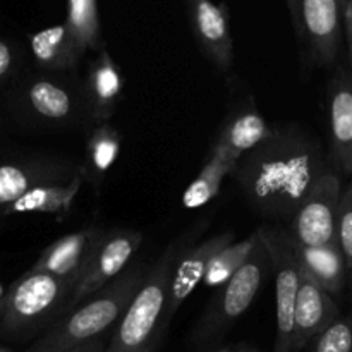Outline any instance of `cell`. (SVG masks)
<instances>
[{
	"instance_id": "1",
	"label": "cell",
	"mask_w": 352,
	"mask_h": 352,
	"mask_svg": "<svg viewBox=\"0 0 352 352\" xmlns=\"http://www.w3.org/2000/svg\"><path fill=\"white\" fill-rule=\"evenodd\" d=\"M325 170L315 138L298 127H278L239 158L234 174L258 212L289 222Z\"/></svg>"
},
{
	"instance_id": "2",
	"label": "cell",
	"mask_w": 352,
	"mask_h": 352,
	"mask_svg": "<svg viewBox=\"0 0 352 352\" xmlns=\"http://www.w3.org/2000/svg\"><path fill=\"white\" fill-rule=\"evenodd\" d=\"M144 277L146 270L141 263L126 268L119 277L62 316L28 352H69L100 337L120 320Z\"/></svg>"
},
{
	"instance_id": "3",
	"label": "cell",
	"mask_w": 352,
	"mask_h": 352,
	"mask_svg": "<svg viewBox=\"0 0 352 352\" xmlns=\"http://www.w3.org/2000/svg\"><path fill=\"white\" fill-rule=\"evenodd\" d=\"M181 244L165 250L126 308L105 352H151L165 332L164 313L172 272L181 256Z\"/></svg>"
},
{
	"instance_id": "4",
	"label": "cell",
	"mask_w": 352,
	"mask_h": 352,
	"mask_svg": "<svg viewBox=\"0 0 352 352\" xmlns=\"http://www.w3.org/2000/svg\"><path fill=\"white\" fill-rule=\"evenodd\" d=\"M78 282L45 272L28 270L3 296L0 332L16 336L50 320L64 306Z\"/></svg>"
},
{
	"instance_id": "5",
	"label": "cell",
	"mask_w": 352,
	"mask_h": 352,
	"mask_svg": "<svg viewBox=\"0 0 352 352\" xmlns=\"http://www.w3.org/2000/svg\"><path fill=\"white\" fill-rule=\"evenodd\" d=\"M268 270H272V260L260 237L243 267L222 287H219V292L198 329L199 339L219 336L230 323L243 316L260 292Z\"/></svg>"
},
{
	"instance_id": "6",
	"label": "cell",
	"mask_w": 352,
	"mask_h": 352,
	"mask_svg": "<svg viewBox=\"0 0 352 352\" xmlns=\"http://www.w3.org/2000/svg\"><path fill=\"white\" fill-rule=\"evenodd\" d=\"M260 237L267 246L275 274L277 296V342L275 352H292L294 308L301 284V265L291 234L280 227H260Z\"/></svg>"
},
{
	"instance_id": "7",
	"label": "cell",
	"mask_w": 352,
	"mask_h": 352,
	"mask_svg": "<svg viewBox=\"0 0 352 352\" xmlns=\"http://www.w3.org/2000/svg\"><path fill=\"white\" fill-rule=\"evenodd\" d=\"M340 179L327 167L305 201L296 210L291 223V237L301 246L337 244V219L340 205Z\"/></svg>"
},
{
	"instance_id": "8",
	"label": "cell",
	"mask_w": 352,
	"mask_h": 352,
	"mask_svg": "<svg viewBox=\"0 0 352 352\" xmlns=\"http://www.w3.org/2000/svg\"><path fill=\"white\" fill-rule=\"evenodd\" d=\"M143 236L136 230H119V232L109 234L96 250L88 270L82 275L69 296L67 302L64 306V315L71 313L76 306L81 305L85 299L98 292L105 287L109 282L119 277L126 270L127 263L134 256L141 246Z\"/></svg>"
},
{
	"instance_id": "9",
	"label": "cell",
	"mask_w": 352,
	"mask_h": 352,
	"mask_svg": "<svg viewBox=\"0 0 352 352\" xmlns=\"http://www.w3.org/2000/svg\"><path fill=\"white\" fill-rule=\"evenodd\" d=\"M299 31L309 54L322 65L332 64L342 40V9L339 0H296Z\"/></svg>"
},
{
	"instance_id": "10",
	"label": "cell",
	"mask_w": 352,
	"mask_h": 352,
	"mask_svg": "<svg viewBox=\"0 0 352 352\" xmlns=\"http://www.w3.org/2000/svg\"><path fill=\"white\" fill-rule=\"evenodd\" d=\"M105 236V230L98 229V227H88V229L60 237L40 254V258L34 261L30 270L45 272V274H52L55 277L79 282L88 270L89 263Z\"/></svg>"
},
{
	"instance_id": "11",
	"label": "cell",
	"mask_w": 352,
	"mask_h": 352,
	"mask_svg": "<svg viewBox=\"0 0 352 352\" xmlns=\"http://www.w3.org/2000/svg\"><path fill=\"white\" fill-rule=\"evenodd\" d=\"M236 234L232 230L227 232L217 234V236L210 237V239L203 241L199 246L189 251L184 256H179L177 263H175L174 272H172L170 284H168L167 291V301H165V313H164V327L167 329L170 320L181 308L182 302L192 294L196 287L203 282L212 258L223 250L226 246L234 243Z\"/></svg>"
},
{
	"instance_id": "12",
	"label": "cell",
	"mask_w": 352,
	"mask_h": 352,
	"mask_svg": "<svg viewBox=\"0 0 352 352\" xmlns=\"http://www.w3.org/2000/svg\"><path fill=\"white\" fill-rule=\"evenodd\" d=\"M339 316V306H337L333 296L323 291L301 270V284H299L294 308L292 352L305 349Z\"/></svg>"
},
{
	"instance_id": "13",
	"label": "cell",
	"mask_w": 352,
	"mask_h": 352,
	"mask_svg": "<svg viewBox=\"0 0 352 352\" xmlns=\"http://www.w3.org/2000/svg\"><path fill=\"white\" fill-rule=\"evenodd\" d=\"M188 14L196 40L210 60L220 71H230L234 64V47L226 9L217 6L213 0H188Z\"/></svg>"
},
{
	"instance_id": "14",
	"label": "cell",
	"mask_w": 352,
	"mask_h": 352,
	"mask_svg": "<svg viewBox=\"0 0 352 352\" xmlns=\"http://www.w3.org/2000/svg\"><path fill=\"white\" fill-rule=\"evenodd\" d=\"M24 110L34 119L48 124L72 122L78 116V100L71 88L57 79L34 78L21 91Z\"/></svg>"
},
{
	"instance_id": "15",
	"label": "cell",
	"mask_w": 352,
	"mask_h": 352,
	"mask_svg": "<svg viewBox=\"0 0 352 352\" xmlns=\"http://www.w3.org/2000/svg\"><path fill=\"white\" fill-rule=\"evenodd\" d=\"M85 172H76L64 182L40 184L21 196L17 201L2 210L3 215H19V213H48V215L64 217L74 205L76 196L81 191Z\"/></svg>"
},
{
	"instance_id": "16",
	"label": "cell",
	"mask_w": 352,
	"mask_h": 352,
	"mask_svg": "<svg viewBox=\"0 0 352 352\" xmlns=\"http://www.w3.org/2000/svg\"><path fill=\"white\" fill-rule=\"evenodd\" d=\"M330 131L336 160L352 174V76L339 72L330 86Z\"/></svg>"
},
{
	"instance_id": "17",
	"label": "cell",
	"mask_w": 352,
	"mask_h": 352,
	"mask_svg": "<svg viewBox=\"0 0 352 352\" xmlns=\"http://www.w3.org/2000/svg\"><path fill=\"white\" fill-rule=\"evenodd\" d=\"M294 250L296 254H298L301 270L315 284H318L330 296H336L342 291L349 270H347L342 251H340L337 244H329V246H301V244L294 241Z\"/></svg>"
},
{
	"instance_id": "18",
	"label": "cell",
	"mask_w": 352,
	"mask_h": 352,
	"mask_svg": "<svg viewBox=\"0 0 352 352\" xmlns=\"http://www.w3.org/2000/svg\"><path fill=\"white\" fill-rule=\"evenodd\" d=\"M57 164H0V212L40 184L67 181Z\"/></svg>"
},
{
	"instance_id": "19",
	"label": "cell",
	"mask_w": 352,
	"mask_h": 352,
	"mask_svg": "<svg viewBox=\"0 0 352 352\" xmlns=\"http://www.w3.org/2000/svg\"><path fill=\"white\" fill-rule=\"evenodd\" d=\"M122 86L124 81L119 67L112 60L109 52L103 48L89 67L88 82H86L93 119L98 120L100 124L109 122L116 110Z\"/></svg>"
},
{
	"instance_id": "20",
	"label": "cell",
	"mask_w": 352,
	"mask_h": 352,
	"mask_svg": "<svg viewBox=\"0 0 352 352\" xmlns=\"http://www.w3.org/2000/svg\"><path fill=\"white\" fill-rule=\"evenodd\" d=\"M31 52L38 65L48 71H69L78 65L85 52L78 47L65 24L45 28L30 38Z\"/></svg>"
},
{
	"instance_id": "21",
	"label": "cell",
	"mask_w": 352,
	"mask_h": 352,
	"mask_svg": "<svg viewBox=\"0 0 352 352\" xmlns=\"http://www.w3.org/2000/svg\"><path fill=\"white\" fill-rule=\"evenodd\" d=\"M270 134L272 127L268 126L267 120L254 110H246V112L234 117L223 127L213 148L223 151L226 155L232 157L234 160L239 162L243 155H246L248 151L263 143Z\"/></svg>"
},
{
	"instance_id": "22",
	"label": "cell",
	"mask_w": 352,
	"mask_h": 352,
	"mask_svg": "<svg viewBox=\"0 0 352 352\" xmlns=\"http://www.w3.org/2000/svg\"><path fill=\"white\" fill-rule=\"evenodd\" d=\"M237 167V160L226 155L223 151L213 148L210 160L206 162L205 167L201 168L195 181L186 188L182 195V205L184 208H199L212 201L220 191L223 179L232 174Z\"/></svg>"
},
{
	"instance_id": "23",
	"label": "cell",
	"mask_w": 352,
	"mask_h": 352,
	"mask_svg": "<svg viewBox=\"0 0 352 352\" xmlns=\"http://www.w3.org/2000/svg\"><path fill=\"white\" fill-rule=\"evenodd\" d=\"M119 151V133L109 122H102L93 131L86 144V168L82 170L85 175L91 181H100L117 160Z\"/></svg>"
},
{
	"instance_id": "24",
	"label": "cell",
	"mask_w": 352,
	"mask_h": 352,
	"mask_svg": "<svg viewBox=\"0 0 352 352\" xmlns=\"http://www.w3.org/2000/svg\"><path fill=\"white\" fill-rule=\"evenodd\" d=\"M258 241H260V232L254 230L253 234L244 237L239 243H232L223 248V250H220L210 261L205 278H203V284L206 287H222L243 267L244 261L248 260L251 251L258 244Z\"/></svg>"
},
{
	"instance_id": "25",
	"label": "cell",
	"mask_w": 352,
	"mask_h": 352,
	"mask_svg": "<svg viewBox=\"0 0 352 352\" xmlns=\"http://www.w3.org/2000/svg\"><path fill=\"white\" fill-rule=\"evenodd\" d=\"M65 28L82 52L100 48V19L96 0H67Z\"/></svg>"
},
{
	"instance_id": "26",
	"label": "cell",
	"mask_w": 352,
	"mask_h": 352,
	"mask_svg": "<svg viewBox=\"0 0 352 352\" xmlns=\"http://www.w3.org/2000/svg\"><path fill=\"white\" fill-rule=\"evenodd\" d=\"M313 352H352V320L339 318L315 339Z\"/></svg>"
},
{
	"instance_id": "27",
	"label": "cell",
	"mask_w": 352,
	"mask_h": 352,
	"mask_svg": "<svg viewBox=\"0 0 352 352\" xmlns=\"http://www.w3.org/2000/svg\"><path fill=\"white\" fill-rule=\"evenodd\" d=\"M337 246L342 251L347 270L352 272V184L340 195L337 219Z\"/></svg>"
},
{
	"instance_id": "28",
	"label": "cell",
	"mask_w": 352,
	"mask_h": 352,
	"mask_svg": "<svg viewBox=\"0 0 352 352\" xmlns=\"http://www.w3.org/2000/svg\"><path fill=\"white\" fill-rule=\"evenodd\" d=\"M16 71V52L12 45L0 38V85L6 82Z\"/></svg>"
},
{
	"instance_id": "29",
	"label": "cell",
	"mask_w": 352,
	"mask_h": 352,
	"mask_svg": "<svg viewBox=\"0 0 352 352\" xmlns=\"http://www.w3.org/2000/svg\"><path fill=\"white\" fill-rule=\"evenodd\" d=\"M342 26L346 33L347 48H349V58L352 65V0H347L342 6Z\"/></svg>"
},
{
	"instance_id": "30",
	"label": "cell",
	"mask_w": 352,
	"mask_h": 352,
	"mask_svg": "<svg viewBox=\"0 0 352 352\" xmlns=\"http://www.w3.org/2000/svg\"><path fill=\"white\" fill-rule=\"evenodd\" d=\"M107 349V342L102 336L96 337V339L89 340V342L82 344V346L76 347V349L69 351V352H105Z\"/></svg>"
},
{
	"instance_id": "31",
	"label": "cell",
	"mask_w": 352,
	"mask_h": 352,
	"mask_svg": "<svg viewBox=\"0 0 352 352\" xmlns=\"http://www.w3.org/2000/svg\"><path fill=\"white\" fill-rule=\"evenodd\" d=\"M3 296H6V292H3V287H2V284H0V299H2Z\"/></svg>"
},
{
	"instance_id": "32",
	"label": "cell",
	"mask_w": 352,
	"mask_h": 352,
	"mask_svg": "<svg viewBox=\"0 0 352 352\" xmlns=\"http://www.w3.org/2000/svg\"><path fill=\"white\" fill-rule=\"evenodd\" d=\"M2 311H3V298L0 299V315H2Z\"/></svg>"
},
{
	"instance_id": "33",
	"label": "cell",
	"mask_w": 352,
	"mask_h": 352,
	"mask_svg": "<svg viewBox=\"0 0 352 352\" xmlns=\"http://www.w3.org/2000/svg\"><path fill=\"white\" fill-rule=\"evenodd\" d=\"M0 352H12V351L7 349V347H0Z\"/></svg>"
},
{
	"instance_id": "34",
	"label": "cell",
	"mask_w": 352,
	"mask_h": 352,
	"mask_svg": "<svg viewBox=\"0 0 352 352\" xmlns=\"http://www.w3.org/2000/svg\"><path fill=\"white\" fill-rule=\"evenodd\" d=\"M222 352H229V351H222Z\"/></svg>"
}]
</instances>
